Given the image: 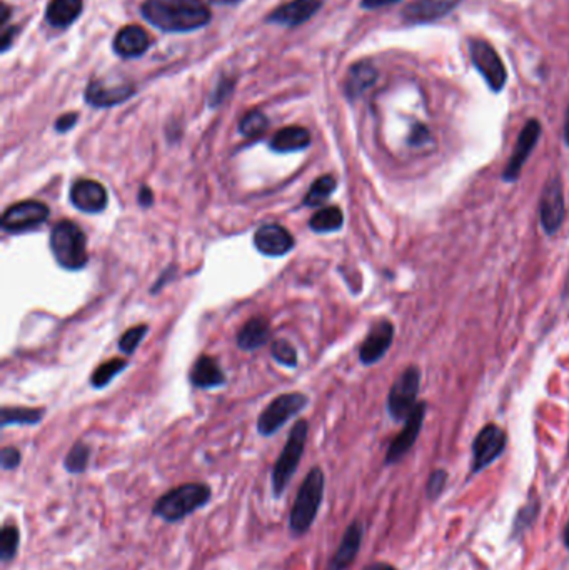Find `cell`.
I'll return each instance as SVG.
<instances>
[{
  "label": "cell",
  "instance_id": "obj_20",
  "mask_svg": "<svg viewBox=\"0 0 569 570\" xmlns=\"http://www.w3.org/2000/svg\"><path fill=\"white\" fill-rule=\"evenodd\" d=\"M151 47L149 34L139 26H126L114 39V50L122 58H141Z\"/></svg>",
  "mask_w": 569,
  "mask_h": 570
},
{
  "label": "cell",
  "instance_id": "obj_40",
  "mask_svg": "<svg viewBox=\"0 0 569 570\" xmlns=\"http://www.w3.org/2000/svg\"><path fill=\"white\" fill-rule=\"evenodd\" d=\"M429 141V130L426 126L423 124H416L413 130H411V137H409V143L411 145H423V143Z\"/></svg>",
  "mask_w": 569,
  "mask_h": 570
},
{
  "label": "cell",
  "instance_id": "obj_13",
  "mask_svg": "<svg viewBox=\"0 0 569 570\" xmlns=\"http://www.w3.org/2000/svg\"><path fill=\"white\" fill-rule=\"evenodd\" d=\"M107 190L97 181L79 179L71 187V202L75 209L86 214H99L107 207Z\"/></svg>",
  "mask_w": 569,
  "mask_h": 570
},
{
  "label": "cell",
  "instance_id": "obj_31",
  "mask_svg": "<svg viewBox=\"0 0 569 570\" xmlns=\"http://www.w3.org/2000/svg\"><path fill=\"white\" fill-rule=\"evenodd\" d=\"M20 543V534L14 524H5L0 530V558L4 562L14 560Z\"/></svg>",
  "mask_w": 569,
  "mask_h": 570
},
{
  "label": "cell",
  "instance_id": "obj_24",
  "mask_svg": "<svg viewBox=\"0 0 569 570\" xmlns=\"http://www.w3.org/2000/svg\"><path fill=\"white\" fill-rule=\"evenodd\" d=\"M378 79V71L370 62H357L355 64L346 77L344 92L351 100L361 97L368 89L374 86Z\"/></svg>",
  "mask_w": 569,
  "mask_h": 570
},
{
  "label": "cell",
  "instance_id": "obj_30",
  "mask_svg": "<svg viewBox=\"0 0 569 570\" xmlns=\"http://www.w3.org/2000/svg\"><path fill=\"white\" fill-rule=\"evenodd\" d=\"M128 367V362L124 358H111L104 364H100L97 371L92 374L90 384L96 389H104L105 385L111 384L117 374L124 371Z\"/></svg>",
  "mask_w": 569,
  "mask_h": 570
},
{
  "label": "cell",
  "instance_id": "obj_7",
  "mask_svg": "<svg viewBox=\"0 0 569 570\" xmlns=\"http://www.w3.org/2000/svg\"><path fill=\"white\" fill-rule=\"evenodd\" d=\"M421 384V372L417 367H408L396 379V382L389 390L387 397V411L394 420H406L414 407L417 405V392Z\"/></svg>",
  "mask_w": 569,
  "mask_h": 570
},
{
  "label": "cell",
  "instance_id": "obj_10",
  "mask_svg": "<svg viewBox=\"0 0 569 570\" xmlns=\"http://www.w3.org/2000/svg\"><path fill=\"white\" fill-rule=\"evenodd\" d=\"M565 217H566V205H565L563 184L559 177H551L541 192V226L546 234L553 235L563 226Z\"/></svg>",
  "mask_w": 569,
  "mask_h": 570
},
{
  "label": "cell",
  "instance_id": "obj_8",
  "mask_svg": "<svg viewBox=\"0 0 569 570\" xmlns=\"http://www.w3.org/2000/svg\"><path fill=\"white\" fill-rule=\"evenodd\" d=\"M49 207L39 200H22L12 204L0 220V226L9 234H22L43 226L49 219Z\"/></svg>",
  "mask_w": 569,
  "mask_h": 570
},
{
  "label": "cell",
  "instance_id": "obj_9",
  "mask_svg": "<svg viewBox=\"0 0 569 570\" xmlns=\"http://www.w3.org/2000/svg\"><path fill=\"white\" fill-rule=\"evenodd\" d=\"M470 56L474 67L483 75L487 86L495 92L503 90V87L506 86L508 72L495 47L484 41H471Z\"/></svg>",
  "mask_w": 569,
  "mask_h": 570
},
{
  "label": "cell",
  "instance_id": "obj_3",
  "mask_svg": "<svg viewBox=\"0 0 569 570\" xmlns=\"http://www.w3.org/2000/svg\"><path fill=\"white\" fill-rule=\"evenodd\" d=\"M324 472L321 467H313L302 481L289 513V528L292 535H302L313 526L324 499Z\"/></svg>",
  "mask_w": 569,
  "mask_h": 570
},
{
  "label": "cell",
  "instance_id": "obj_23",
  "mask_svg": "<svg viewBox=\"0 0 569 570\" xmlns=\"http://www.w3.org/2000/svg\"><path fill=\"white\" fill-rule=\"evenodd\" d=\"M191 384L199 389H215L226 384V375L217 366L213 357L202 356L194 362L191 374Z\"/></svg>",
  "mask_w": 569,
  "mask_h": 570
},
{
  "label": "cell",
  "instance_id": "obj_38",
  "mask_svg": "<svg viewBox=\"0 0 569 570\" xmlns=\"http://www.w3.org/2000/svg\"><path fill=\"white\" fill-rule=\"evenodd\" d=\"M446 479H448V475H446V472L444 471H436L431 475L429 484H427L429 497H438L441 494L442 489L446 485Z\"/></svg>",
  "mask_w": 569,
  "mask_h": 570
},
{
  "label": "cell",
  "instance_id": "obj_16",
  "mask_svg": "<svg viewBox=\"0 0 569 570\" xmlns=\"http://www.w3.org/2000/svg\"><path fill=\"white\" fill-rule=\"evenodd\" d=\"M394 339V326L389 320H381L374 324L359 349V358L364 366H372L379 362L389 350Z\"/></svg>",
  "mask_w": 569,
  "mask_h": 570
},
{
  "label": "cell",
  "instance_id": "obj_15",
  "mask_svg": "<svg viewBox=\"0 0 569 570\" xmlns=\"http://www.w3.org/2000/svg\"><path fill=\"white\" fill-rule=\"evenodd\" d=\"M425 413H426V404L425 402H421V404H417L414 407L411 415L406 419V426L401 430L398 437L389 445L387 456H386V464L398 462L411 451V447L416 443V439H417V435L421 432V428H423Z\"/></svg>",
  "mask_w": 569,
  "mask_h": 570
},
{
  "label": "cell",
  "instance_id": "obj_36",
  "mask_svg": "<svg viewBox=\"0 0 569 570\" xmlns=\"http://www.w3.org/2000/svg\"><path fill=\"white\" fill-rule=\"evenodd\" d=\"M22 456L15 447H4L0 452V464L4 471H14L20 466Z\"/></svg>",
  "mask_w": 569,
  "mask_h": 570
},
{
  "label": "cell",
  "instance_id": "obj_19",
  "mask_svg": "<svg viewBox=\"0 0 569 570\" xmlns=\"http://www.w3.org/2000/svg\"><path fill=\"white\" fill-rule=\"evenodd\" d=\"M136 94V89L130 84L111 86L102 81H92L86 89L87 104L92 107H114L130 99Z\"/></svg>",
  "mask_w": 569,
  "mask_h": 570
},
{
  "label": "cell",
  "instance_id": "obj_18",
  "mask_svg": "<svg viewBox=\"0 0 569 570\" xmlns=\"http://www.w3.org/2000/svg\"><path fill=\"white\" fill-rule=\"evenodd\" d=\"M461 0H414L402 11V17L409 24H425L438 20L449 14Z\"/></svg>",
  "mask_w": 569,
  "mask_h": 570
},
{
  "label": "cell",
  "instance_id": "obj_5",
  "mask_svg": "<svg viewBox=\"0 0 569 570\" xmlns=\"http://www.w3.org/2000/svg\"><path fill=\"white\" fill-rule=\"evenodd\" d=\"M309 424L306 420H298L289 434V439L285 443L284 449L279 458L274 464L272 469V492L274 497L279 499L284 494L287 485L291 482L292 475L300 467V458L304 454V447L308 441Z\"/></svg>",
  "mask_w": 569,
  "mask_h": 570
},
{
  "label": "cell",
  "instance_id": "obj_42",
  "mask_svg": "<svg viewBox=\"0 0 569 570\" xmlns=\"http://www.w3.org/2000/svg\"><path fill=\"white\" fill-rule=\"evenodd\" d=\"M399 0H362L361 7L362 9H370V11H374V9H381V7H387V5H393L396 4Z\"/></svg>",
  "mask_w": 569,
  "mask_h": 570
},
{
  "label": "cell",
  "instance_id": "obj_25",
  "mask_svg": "<svg viewBox=\"0 0 569 570\" xmlns=\"http://www.w3.org/2000/svg\"><path fill=\"white\" fill-rule=\"evenodd\" d=\"M82 7V0H52L47 5L45 19L52 27L66 29L79 19Z\"/></svg>",
  "mask_w": 569,
  "mask_h": 570
},
{
  "label": "cell",
  "instance_id": "obj_6",
  "mask_svg": "<svg viewBox=\"0 0 569 570\" xmlns=\"http://www.w3.org/2000/svg\"><path fill=\"white\" fill-rule=\"evenodd\" d=\"M306 405H308V397L300 392H289L276 397L259 415L257 432L262 437L274 435L279 428L285 426L289 419L298 415Z\"/></svg>",
  "mask_w": 569,
  "mask_h": 570
},
{
  "label": "cell",
  "instance_id": "obj_27",
  "mask_svg": "<svg viewBox=\"0 0 569 570\" xmlns=\"http://www.w3.org/2000/svg\"><path fill=\"white\" fill-rule=\"evenodd\" d=\"M344 226V214L341 209L336 205L324 207L319 212L311 217L309 227L317 234H328V232H338Z\"/></svg>",
  "mask_w": 569,
  "mask_h": 570
},
{
  "label": "cell",
  "instance_id": "obj_2",
  "mask_svg": "<svg viewBox=\"0 0 569 570\" xmlns=\"http://www.w3.org/2000/svg\"><path fill=\"white\" fill-rule=\"evenodd\" d=\"M213 497V490L202 482H187L171 489L154 505V515L168 524L181 522L187 515L202 509Z\"/></svg>",
  "mask_w": 569,
  "mask_h": 570
},
{
  "label": "cell",
  "instance_id": "obj_39",
  "mask_svg": "<svg viewBox=\"0 0 569 570\" xmlns=\"http://www.w3.org/2000/svg\"><path fill=\"white\" fill-rule=\"evenodd\" d=\"M77 120H79V115L75 114V112L60 115L58 120H56V126L54 127H56L58 134H66V132H69V130L75 127Z\"/></svg>",
  "mask_w": 569,
  "mask_h": 570
},
{
  "label": "cell",
  "instance_id": "obj_12",
  "mask_svg": "<svg viewBox=\"0 0 569 570\" xmlns=\"http://www.w3.org/2000/svg\"><path fill=\"white\" fill-rule=\"evenodd\" d=\"M540 122L536 119L527 120L526 126L523 127L519 137H518V142H516V147L512 150L511 158H510L506 169L503 172V179L506 182L518 181V177H519V173L523 171L527 158H529L531 152H533V149L536 147V143L540 141Z\"/></svg>",
  "mask_w": 569,
  "mask_h": 570
},
{
  "label": "cell",
  "instance_id": "obj_14",
  "mask_svg": "<svg viewBox=\"0 0 569 570\" xmlns=\"http://www.w3.org/2000/svg\"><path fill=\"white\" fill-rule=\"evenodd\" d=\"M294 237L279 224H266L254 234V245L262 256L283 257L294 249Z\"/></svg>",
  "mask_w": 569,
  "mask_h": 570
},
{
  "label": "cell",
  "instance_id": "obj_1",
  "mask_svg": "<svg viewBox=\"0 0 569 570\" xmlns=\"http://www.w3.org/2000/svg\"><path fill=\"white\" fill-rule=\"evenodd\" d=\"M143 17L162 32H192L211 22V11L202 0H145Z\"/></svg>",
  "mask_w": 569,
  "mask_h": 570
},
{
  "label": "cell",
  "instance_id": "obj_11",
  "mask_svg": "<svg viewBox=\"0 0 569 570\" xmlns=\"http://www.w3.org/2000/svg\"><path fill=\"white\" fill-rule=\"evenodd\" d=\"M504 447H506V434L503 428L495 424H489L481 428L472 445V452H474L472 471H483L487 466H491L503 454Z\"/></svg>",
  "mask_w": 569,
  "mask_h": 570
},
{
  "label": "cell",
  "instance_id": "obj_34",
  "mask_svg": "<svg viewBox=\"0 0 569 570\" xmlns=\"http://www.w3.org/2000/svg\"><path fill=\"white\" fill-rule=\"evenodd\" d=\"M147 330H149V327H147L145 324H139V326H134V327H130L129 330H126V332L122 334L121 341H119V349H121V352H124V354H128V356L134 354V352L137 350V347H139L141 343H143L144 335L147 334Z\"/></svg>",
  "mask_w": 569,
  "mask_h": 570
},
{
  "label": "cell",
  "instance_id": "obj_47",
  "mask_svg": "<svg viewBox=\"0 0 569 570\" xmlns=\"http://www.w3.org/2000/svg\"><path fill=\"white\" fill-rule=\"evenodd\" d=\"M565 543H566V547L569 549V522L566 528H565Z\"/></svg>",
  "mask_w": 569,
  "mask_h": 570
},
{
  "label": "cell",
  "instance_id": "obj_43",
  "mask_svg": "<svg viewBox=\"0 0 569 570\" xmlns=\"http://www.w3.org/2000/svg\"><path fill=\"white\" fill-rule=\"evenodd\" d=\"M137 200H139V204H141L143 207H151V205H152V202H154V194H152V190H151L149 187L143 186L141 187V192H139V197H137Z\"/></svg>",
  "mask_w": 569,
  "mask_h": 570
},
{
  "label": "cell",
  "instance_id": "obj_35",
  "mask_svg": "<svg viewBox=\"0 0 569 570\" xmlns=\"http://www.w3.org/2000/svg\"><path fill=\"white\" fill-rule=\"evenodd\" d=\"M270 354L274 357L276 362L283 364L285 367H296L298 366V352L296 349L291 345V343L281 339V341H276L272 343L270 347Z\"/></svg>",
  "mask_w": 569,
  "mask_h": 570
},
{
  "label": "cell",
  "instance_id": "obj_44",
  "mask_svg": "<svg viewBox=\"0 0 569 570\" xmlns=\"http://www.w3.org/2000/svg\"><path fill=\"white\" fill-rule=\"evenodd\" d=\"M364 570H396L393 566L386 564V562H376V564H370Z\"/></svg>",
  "mask_w": 569,
  "mask_h": 570
},
{
  "label": "cell",
  "instance_id": "obj_45",
  "mask_svg": "<svg viewBox=\"0 0 569 570\" xmlns=\"http://www.w3.org/2000/svg\"><path fill=\"white\" fill-rule=\"evenodd\" d=\"M214 5H236L239 4L241 0H209Z\"/></svg>",
  "mask_w": 569,
  "mask_h": 570
},
{
  "label": "cell",
  "instance_id": "obj_32",
  "mask_svg": "<svg viewBox=\"0 0 569 570\" xmlns=\"http://www.w3.org/2000/svg\"><path fill=\"white\" fill-rule=\"evenodd\" d=\"M90 458V447L84 443H75L69 454L64 458V467L71 474L86 472Z\"/></svg>",
  "mask_w": 569,
  "mask_h": 570
},
{
  "label": "cell",
  "instance_id": "obj_21",
  "mask_svg": "<svg viewBox=\"0 0 569 570\" xmlns=\"http://www.w3.org/2000/svg\"><path fill=\"white\" fill-rule=\"evenodd\" d=\"M361 542H362V526L359 522H353L346 528L341 543L331 560V570H344L349 567L361 549Z\"/></svg>",
  "mask_w": 569,
  "mask_h": 570
},
{
  "label": "cell",
  "instance_id": "obj_4",
  "mask_svg": "<svg viewBox=\"0 0 569 570\" xmlns=\"http://www.w3.org/2000/svg\"><path fill=\"white\" fill-rule=\"evenodd\" d=\"M51 250L66 271H81L89 262L84 230L72 220H60L51 232Z\"/></svg>",
  "mask_w": 569,
  "mask_h": 570
},
{
  "label": "cell",
  "instance_id": "obj_46",
  "mask_svg": "<svg viewBox=\"0 0 569 570\" xmlns=\"http://www.w3.org/2000/svg\"><path fill=\"white\" fill-rule=\"evenodd\" d=\"M565 142L569 145V105L566 111V120H565Z\"/></svg>",
  "mask_w": 569,
  "mask_h": 570
},
{
  "label": "cell",
  "instance_id": "obj_22",
  "mask_svg": "<svg viewBox=\"0 0 569 570\" xmlns=\"http://www.w3.org/2000/svg\"><path fill=\"white\" fill-rule=\"evenodd\" d=\"M311 145V132L300 126H289L276 132V135L270 139V150L279 154H289V152H300Z\"/></svg>",
  "mask_w": 569,
  "mask_h": 570
},
{
  "label": "cell",
  "instance_id": "obj_37",
  "mask_svg": "<svg viewBox=\"0 0 569 570\" xmlns=\"http://www.w3.org/2000/svg\"><path fill=\"white\" fill-rule=\"evenodd\" d=\"M232 89H234V81H230V79H222V81L215 86V89H214L213 94H211V99H209V105H211V107H217L219 104H222L224 100L228 99V96L232 92Z\"/></svg>",
  "mask_w": 569,
  "mask_h": 570
},
{
  "label": "cell",
  "instance_id": "obj_29",
  "mask_svg": "<svg viewBox=\"0 0 569 570\" xmlns=\"http://www.w3.org/2000/svg\"><path fill=\"white\" fill-rule=\"evenodd\" d=\"M336 187H338V181L332 175L319 177L317 181H314L309 192L306 194V197L302 200V205H308V207L323 205L332 196Z\"/></svg>",
  "mask_w": 569,
  "mask_h": 570
},
{
  "label": "cell",
  "instance_id": "obj_33",
  "mask_svg": "<svg viewBox=\"0 0 569 570\" xmlns=\"http://www.w3.org/2000/svg\"><path fill=\"white\" fill-rule=\"evenodd\" d=\"M269 127V119L261 111H249L239 122V132L244 137H257Z\"/></svg>",
  "mask_w": 569,
  "mask_h": 570
},
{
  "label": "cell",
  "instance_id": "obj_17",
  "mask_svg": "<svg viewBox=\"0 0 569 570\" xmlns=\"http://www.w3.org/2000/svg\"><path fill=\"white\" fill-rule=\"evenodd\" d=\"M321 7H323V0H292L277 7L268 17V22L284 26V27H298L306 20H309Z\"/></svg>",
  "mask_w": 569,
  "mask_h": 570
},
{
  "label": "cell",
  "instance_id": "obj_41",
  "mask_svg": "<svg viewBox=\"0 0 569 570\" xmlns=\"http://www.w3.org/2000/svg\"><path fill=\"white\" fill-rule=\"evenodd\" d=\"M17 32H19L17 27L4 30V34H2V47H0L2 52H7L11 49V45L14 43V37L17 35Z\"/></svg>",
  "mask_w": 569,
  "mask_h": 570
},
{
  "label": "cell",
  "instance_id": "obj_28",
  "mask_svg": "<svg viewBox=\"0 0 569 570\" xmlns=\"http://www.w3.org/2000/svg\"><path fill=\"white\" fill-rule=\"evenodd\" d=\"M43 409L29 407H2V426H35L43 420Z\"/></svg>",
  "mask_w": 569,
  "mask_h": 570
},
{
  "label": "cell",
  "instance_id": "obj_26",
  "mask_svg": "<svg viewBox=\"0 0 569 570\" xmlns=\"http://www.w3.org/2000/svg\"><path fill=\"white\" fill-rule=\"evenodd\" d=\"M270 337L269 322L264 317L249 319L238 334V345L242 350H256L266 345Z\"/></svg>",
  "mask_w": 569,
  "mask_h": 570
}]
</instances>
